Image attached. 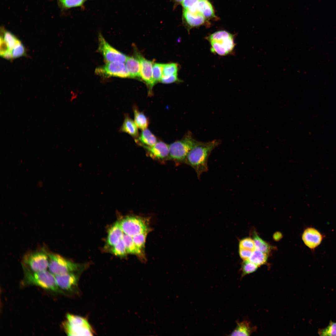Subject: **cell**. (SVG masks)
I'll use <instances>...</instances> for the list:
<instances>
[{"instance_id": "cell-1", "label": "cell", "mask_w": 336, "mask_h": 336, "mask_svg": "<svg viewBox=\"0 0 336 336\" xmlns=\"http://www.w3.org/2000/svg\"><path fill=\"white\" fill-rule=\"evenodd\" d=\"M221 143V141L219 139L206 142L200 141L189 152L185 163L194 170L198 179L203 173L208 171L209 156Z\"/></svg>"}, {"instance_id": "cell-2", "label": "cell", "mask_w": 336, "mask_h": 336, "mask_svg": "<svg viewBox=\"0 0 336 336\" xmlns=\"http://www.w3.org/2000/svg\"><path fill=\"white\" fill-rule=\"evenodd\" d=\"M206 38L211 45V52L219 55L229 54L235 46L234 35L225 30L217 31Z\"/></svg>"}, {"instance_id": "cell-3", "label": "cell", "mask_w": 336, "mask_h": 336, "mask_svg": "<svg viewBox=\"0 0 336 336\" xmlns=\"http://www.w3.org/2000/svg\"><path fill=\"white\" fill-rule=\"evenodd\" d=\"M23 268L25 284L36 285L56 292H62L57 285L55 276L49 271L35 272Z\"/></svg>"}, {"instance_id": "cell-4", "label": "cell", "mask_w": 336, "mask_h": 336, "mask_svg": "<svg viewBox=\"0 0 336 336\" xmlns=\"http://www.w3.org/2000/svg\"><path fill=\"white\" fill-rule=\"evenodd\" d=\"M199 142L194 138L191 132H187L181 139L169 145L168 159L185 163L190 151Z\"/></svg>"}, {"instance_id": "cell-5", "label": "cell", "mask_w": 336, "mask_h": 336, "mask_svg": "<svg viewBox=\"0 0 336 336\" xmlns=\"http://www.w3.org/2000/svg\"><path fill=\"white\" fill-rule=\"evenodd\" d=\"M63 324L68 336H92L94 333L87 320L79 316L68 314Z\"/></svg>"}, {"instance_id": "cell-6", "label": "cell", "mask_w": 336, "mask_h": 336, "mask_svg": "<svg viewBox=\"0 0 336 336\" xmlns=\"http://www.w3.org/2000/svg\"><path fill=\"white\" fill-rule=\"evenodd\" d=\"M48 253L44 250L27 252L22 259L23 268L35 272L47 270L49 264Z\"/></svg>"}, {"instance_id": "cell-7", "label": "cell", "mask_w": 336, "mask_h": 336, "mask_svg": "<svg viewBox=\"0 0 336 336\" xmlns=\"http://www.w3.org/2000/svg\"><path fill=\"white\" fill-rule=\"evenodd\" d=\"M49 270L54 276L77 271L80 265L65 258L59 254L49 252Z\"/></svg>"}, {"instance_id": "cell-8", "label": "cell", "mask_w": 336, "mask_h": 336, "mask_svg": "<svg viewBox=\"0 0 336 336\" xmlns=\"http://www.w3.org/2000/svg\"><path fill=\"white\" fill-rule=\"evenodd\" d=\"M119 222L124 233L132 237L149 231V228L147 222L144 219L139 217L127 216Z\"/></svg>"}, {"instance_id": "cell-9", "label": "cell", "mask_w": 336, "mask_h": 336, "mask_svg": "<svg viewBox=\"0 0 336 336\" xmlns=\"http://www.w3.org/2000/svg\"><path fill=\"white\" fill-rule=\"evenodd\" d=\"M134 56L139 61L140 65V77L146 84L148 94H152V88L155 85L152 76V68L154 62L146 59L137 49H134Z\"/></svg>"}, {"instance_id": "cell-10", "label": "cell", "mask_w": 336, "mask_h": 336, "mask_svg": "<svg viewBox=\"0 0 336 336\" xmlns=\"http://www.w3.org/2000/svg\"><path fill=\"white\" fill-rule=\"evenodd\" d=\"M98 50L107 62H125L128 57L111 46L101 34L98 36Z\"/></svg>"}, {"instance_id": "cell-11", "label": "cell", "mask_w": 336, "mask_h": 336, "mask_svg": "<svg viewBox=\"0 0 336 336\" xmlns=\"http://www.w3.org/2000/svg\"><path fill=\"white\" fill-rule=\"evenodd\" d=\"M95 73L104 77H129L125 64L119 62H107L105 65L96 68Z\"/></svg>"}, {"instance_id": "cell-12", "label": "cell", "mask_w": 336, "mask_h": 336, "mask_svg": "<svg viewBox=\"0 0 336 336\" xmlns=\"http://www.w3.org/2000/svg\"><path fill=\"white\" fill-rule=\"evenodd\" d=\"M325 236L315 228L310 227L304 231L302 239L304 244L312 251L321 244Z\"/></svg>"}, {"instance_id": "cell-13", "label": "cell", "mask_w": 336, "mask_h": 336, "mask_svg": "<svg viewBox=\"0 0 336 336\" xmlns=\"http://www.w3.org/2000/svg\"><path fill=\"white\" fill-rule=\"evenodd\" d=\"M55 277L57 285L61 290L72 292L77 289L78 276L74 272L56 275Z\"/></svg>"}, {"instance_id": "cell-14", "label": "cell", "mask_w": 336, "mask_h": 336, "mask_svg": "<svg viewBox=\"0 0 336 336\" xmlns=\"http://www.w3.org/2000/svg\"><path fill=\"white\" fill-rule=\"evenodd\" d=\"M152 158L159 160L168 159L169 145L162 141H158L153 146L142 145Z\"/></svg>"}, {"instance_id": "cell-15", "label": "cell", "mask_w": 336, "mask_h": 336, "mask_svg": "<svg viewBox=\"0 0 336 336\" xmlns=\"http://www.w3.org/2000/svg\"><path fill=\"white\" fill-rule=\"evenodd\" d=\"M182 19L189 31L193 28L198 27L204 24L206 21V19L199 12H192L185 9L183 10Z\"/></svg>"}, {"instance_id": "cell-16", "label": "cell", "mask_w": 336, "mask_h": 336, "mask_svg": "<svg viewBox=\"0 0 336 336\" xmlns=\"http://www.w3.org/2000/svg\"><path fill=\"white\" fill-rule=\"evenodd\" d=\"M187 10L192 12H198L206 19L215 17L213 7L208 0H200L196 5Z\"/></svg>"}, {"instance_id": "cell-17", "label": "cell", "mask_w": 336, "mask_h": 336, "mask_svg": "<svg viewBox=\"0 0 336 336\" xmlns=\"http://www.w3.org/2000/svg\"><path fill=\"white\" fill-rule=\"evenodd\" d=\"M124 117L123 122L119 129V132L127 133L134 139H136L139 135L138 128L134 120L130 118L128 114H125Z\"/></svg>"}, {"instance_id": "cell-18", "label": "cell", "mask_w": 336, "mask_h": 336, "mask_svg": "<svg viewBox=\"0 0 336 336\" xmlns=\"http://www.w3.org/2000/svg\"><path fill=\"white\" fill-rule=\"evenodd\" d=\"M124 233L117 222L109 229L107 239V245L112 247L122 238Z\"/></svg>"}, {"instance_id": "cell-19", "label": "cell", "mask_w": 336, "mask_h": 336, "mask_svg": "<svg viewBox=\"0 0 336 336\" xmlns=\"http://www.w3.org/2000/svg\"><path fill=\"white\" fill-rule=\"evenodd\" d=\"M125 62L129 77L134 78H141L140 65L138 60L134 56L128 57Z\"/></svg>"}, {"instance_id": "cell-20", "label": "cell", "mask_w": 336, "mask_h": 336, "mask_svg": "<svg viewBox=\"0 0 336 336\" xmlns=\"http://www.w3.org/2000/svg\"><path fill=\"white\" fill-rule=\"evenodd\" d=\"M256 330L249 321H243L237 323L236 327L231 332V336H250Z\"/></svg>"}, {"instance_id": "cell-21", "label": "cell", "mask_w": 336, "mask_h": 336, "mask_svg": "<svg viewBox=\"0 0 336 336\" xmlns=\"http://www.w3.org/2000/svg\"><path fill=\"white\" fill-rule=\"evenodd\" d=\"M136 142L140 145L151 146L158 141L156 136L147 128L142 130L138 137L134 139Z\"/></svg>"}, {"instance_id": "cell-22", "label": "cell", "mask_w": 336, "mask_h": 336, "mask_svg": "<svg viewBox=\"0 0 336 336\" xmlns=\"http://www.w3.org/2000/svg\"><path fill=\"white\" fill-rule=\"evenodd\" d=\"M134 121L138 128L143 130L147 128L149 121L144 114L140 111L136 106L133 107Z\"/></svg>"}, {"instance_id": "cell-23", "label": "cell", "mask_w": 336, "mask_h": 336, "mask_svg": "<svg viewBox=\"0 0 336 336\" xmlns=\"http://www.w3.org/2000/svg\"><path fill=\"white\" fill-rule=\"evenodd\" d=\"M123 239L124 241L127 254H133L142 257L143 250L139 249L135 244L133 237L124 234Z\"/></svg>"}, {"instance_id": "cell-24", "label": "cell", "mask_w": 336, "mask_h": 336, "mask_svg": "<svg viewBox=\"0 0 336 336\" xmlns=\"http://www.w3.org/2000/svg\"><path fill=\"white\" fill-rule=\"evenodd\" d=\"M253 239L254 241L255 249L267 254L270 252L271 247L268 243L262 239L255 231L253 232Z\"/></svg>"}, {"instance_id": "cell-25", "label": "cell", "mask_w": 336, "mask_h": 336, "mask_svg": "<svg viewBox=\"0 0 336 336\" xmlns=\"http://www.w3.org/2000/svg\"><path fill=\"white\" fill-rule=\"evenodd\" d=\"M267 259V254L255 249L249 260L259 266L266 264Z\"/></svg>"}, {"instance_id": "cell-26", "label": "cell", "mask_w": 336, "mask_h": 336, "mask_svg": "<svg viewBox=\"0 0 336 336\" xmlns=\"http://www.w3.org/2000/svg\"><path fill=\"white\" fill-rule=\"evenodd\" d=\"M258 266L249 260H243L242 263L241 270V278L256 271Z\"/></svg>"}, {"instance_id": "cell-27", "label": "cell", "mask_w": 336, "mask_h": 336, "mask_svg": "<svg viewBox=\"0 0 336 336\" xmlns=\"http://www.w3.org/2000/svg\"><path fill=\"white\" fill-rule=\"evenodd\" d=\"M2 36L8 45L9 49L12 50L16 46L20 43L21 41L10 32L3 31Z\"/></svg>"}, {"instance_id": "cell-28", "label": "cell", "mask_w": 336, "mask_h": 336, "mask_svg": "<svg viewBox=\"0 0 336 336\" xmlns=\"http://www.w3.org/2000/svg\"><path fill=\"white\" fill-rule=\"evenodd\" d=\"M318 334L321 336H336V322L330 320L326 327L318 329Z\"/></svg>"}, {"instance_id": "cell-29", "label": "cell", "mask_w": 336, "mask_h": 336, "mask_svg": "<svg viewBox=\"0 0 336 336\" xmlns=\"http://www.w3.org/2000/svg\"><path fill=\"white\" fill-rule=\"evenodd\" d=\"M111 251L114 255L118 256L124 257L126 255L127 253L123 238L111 247Z\"/></svg>"}, {"instance_id": "cell-30", "label": "cell", "mask_w": 336, "mask_h": 336, "mask_svg": "<svg viewBox=\"0 0 336 336\" xmlns=\"http://www.w3.org/2000/svg\"><path fill=\"white\" fill-rule=\"evenodd\" d=\"M163 64L154 63L152 68V76L154 83L155 85L160 82L163 75Z\"/></svg>"}, {"instance_id": "cell-31", "label": "cell", "mask_w": 336, "mask_h": 336, "mask_svg": "<svg viewBox=\"0 0 336 336\" xmlns=\"http://www.w3.org/2000/svg\"><path fill=\"white\" fill-rule=\"evenodd\" d=\"M178 69V65L176 63L163 64V76H168L177 74Z\"/></svg>"}, {"instance_id": "cell-32", "label": "cell", "mask_w": 336, "mask_h": 336, "mask_svg": "<svg viewBox=\"0 0 336 336\" xmlns=\"http://www.w3.org/2000/svg\"><path fill=\"white\" fill-rule=\"evenodd\" d=\"M87 0H60L63 7L69 8L82 5Z\"/></svg>"}, {"instance_id": "cell-33", "label": "cell", "mask_w": 336, "mask_h": 336, "mask_svg": "<svg viewBox=\"0 0 336 336\" xmlns=\"http://www.w3.org/2000/svg\"><path fill=\"white\" fill-rule=\"evenodd\" d=\"M147 233H140L133 237V241L135 245L142 250L145 246Z\"/></svg>"}, {"instance_id": "cell-34", "label": "cell", "mask_w": 336, "mask_h": 336, "mask_svg": "<svg viewBox=\"0 0 336 336\" xmlns=\"http://www.w3.org/2000/svg\"><path fill=\"white\" fill-rule=\"evenodd\" d=\"M239 248L254 251L255 248L253 240L250 237L241 239L239 242Z\"/></svg>"}, {"instance_id": "cell-35", "label": "cell", "mask_w": 336, "mask_h": 336, "mask_svg": "<svg viewBox=\"0 0 336 336\" xmlns=\"http://www.w3.org/2000/svg\"><path fill=\"white\" fill-rule=\"evenodd\" d=\"M13 58H16L25 54V49L21 42L19 44L11 50Z\"/></svg>"}, {"instance_id": "cell-36", "label": "cell", "mask_w": 336, "mask_h": 336, "mask_svg": "<svg viewBox=\"0 0 336 336\" xmlns=\"http://www.w3.org/2000/svg\"><path fill=\"white\" fill-rule=\"evenodd\" d=\"M179 81L177 74H176L168 76L162 75L160 82L164 84H169Z\"/></svg>"}, {"instance_id": "cell-37", "label": "cell", "mask_w": 336, "mask_h": 336, "mask_svg": "<svg viewBox=\"0 0 336 336\" xmlns=\"http://www.w3.org/2000/svg\"><path fill=\"white\" fill-rule=\"evenodd\" d=\"M253 251L239 248V252L240 257L243 260H249Z\"/></svg>"}, {"instance_id": "cell-38", "label": "cell", "mask_w": 336, "mask_h": 336, "mask_svg": "<svg viewBox=\"0 0 336 336\" xmlns=\"http://www.w3.org/2000/svg\"><path fill=\"white\" fill-rule=\"evenodd\" d=\"M200 0H184L181 3L183 9H189L196 5Z\"/></svg>"}, {"instance_id": "cell-39", "label": "cell", "mask_w": 336, "mask_h": 336, "mask_svg": "<svg viewBox=\"0 0 336 336\" xmlns=\"http://www.w3.org/2000/svg\"><path fill=\"white\" fill-rule=\"evenodd\" d=\"M9 50L7 44L5 41L2 36H1L0 39V55L2 57L3 54Z\"/></svg>"}, {"instance_id": "cell-40", "label": "cell", "mask_w": 336, "mask_h": 336, "mask_svg": "<svg viewBox=\"0 0 336 336\" xmlns=\"http://www.w3.org/2000/svg\"><path fill=\"white\" fill-rule=\"evenodd\" d=\"M2 57L7 60H11L13 58L12 51L9 49L2 56Z\"/></svg>"}, {"instance_id": "cell-41", "label": "cell", "mask_w": 336, "mask_h": 336, "mask_svg": "<svg viewBox=\"0 0 336 336\" xmlns=\"http://www.w3.org/2000/svg\"><path fill=\"white\" fill-rule=\"evenodd\" d=\"M174 3L175 5H177L179 4H181L184 0H172Z\"/></svg>"}]
</instances>
